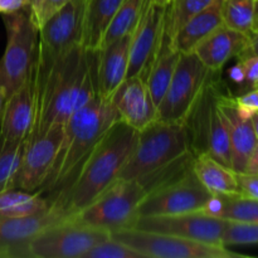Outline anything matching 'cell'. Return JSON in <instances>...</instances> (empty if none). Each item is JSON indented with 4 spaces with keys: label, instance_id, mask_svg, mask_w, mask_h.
I'll use <instances>...</instances> for the list:
<instances>
[{
    "label": "cell",
    "instance_id": "6da1fadb",
    "mask_svg": "<svg viewBox=\"0 0 258 258\" xmlns=\"http://www.w3.org/2000/svg\"><path fill=\"white\" fill-rule=\"evenodd\" d=\"M96 53L78 45L49 64H34L35 117L27 140L64 125L97 95Z\"/></svg>",
    "mask_w": 258,
    "mask_h": 258
},
{
    "label": "cell",
    "instance_id": "7a4b0ae2",
    "mask_svg": "<svg viewBox=\"0 0 258 258\" xmlns=\"http://www.w3.org/2000/svg\"><path fill=\"white\" fill-rule=\"evenodd\" d=\"M138 131L122 121L113 123L92 149L67 189L50 203L66 217L87 207L118 179Z\"/></svg>",
    "mask_w": 258,
    "mask_h": 258
},
{
    "label": "cell",
    "instance_id": "3957f363",
    "mask_svg": "<svg viewBox=\"0 0 258 258\" xmlns=\"http://www.w3.org/2000/svg\"><path fill=\"white\" fill-rule=\"evenodd\" d=\"M117 121L120 120L111 101L98 95L73 113L63 125V139L55 161L38 193L52 202L67 189L92 149Z\"/></svg>",
    "mask_w": 258,
    "mask_h": 258
},
{
    "label": "cell",
    "instance_id": "277c9868",
    "mask_svg": "<svg viewBox=\"0 0 258 258\" xmlns=\"http://www.w3.org/2000/svg\"><path fill=\"white\" fill-rule=\"evenodd\" d=\"M193 150L186 121L154 120L138 131L134 148L118 179L139 180Z\"/></svg>",
    "mask_w": 258,
    "mask_h": 258
},
{
    "label": "cell",
    "instance_id": "5b68a950",
    "mask_svg": "<svg viewBox=\"0 0 258 258\" xmlns=\"http://www.w3.org/2000/svg\"><path fill=\"white\" fill-rule=\"evenodd\" d=\"M7 45L0 59V87L8 96L33 75L38 49V27L28 7L12 14H3Z\"/></svg>",
    "mask_w": 258,
    "mask_h": 258
},
{
    "label": "cell",
    "instance_id": "8992f818",
    "mask_svg": "<svg viewBox=\"0 0 258 258\" xmlns=\"http://www.w3.org/2000/svg\"><path fill=\"white\" fill-rule=\"evenodd\" d=\"M145 196V188L139 180L117 179L95 201L70 218L108 232L128 228L136 218L139 204Z\"/></svg>",
    "mask_w": 258,
    "mask_h": 258
},
{
    "label": "cell",
    "instance_id": "52a82bcc",
    "mask_svg": "<svg viewBox=\"0 0 258 258\" xmlns=\"http://www.w3.org/2000/svg\"><path fill=\"white\" fill-rule=\"evenodd\" d=\"M111 232L76 222L67 217L33 237L24 249V258H83Z\"/></svg>",
    "mask_w": 258,
    "mask_h": 258
},
{
    "label": "cell",
    "instance_id": "ba28073f",
    "mask_svg": "<svg viewBox=\"0 0 258 258\" xmlns=\"http://www.w3.org/2000/svg\"><path fill=\"white\" fill-rule=\"evenodd\" d=\"M111 237L130 246L144 258H237L244 257L221 244H211L173 234L121 228Z\"/></svg>",
    "mask_w": 258,
    "mask_h": 258
},
{
    "label": "cell",
    "instance_id": "9c48e42d",
    "mask_svg": "<svg viewBox=\"0 0 258 258\" xmlns=\"http://www.w3.org/2000/svg\"><path fill=\"white\" fill-rule=\"evenodd\" d=\"M211 73L194 53H180L170 85L156 108V118L186 121L206 90Z\"/></svg>",
    "mask_w": 258,
    "mask_h": 258
},
{
    "label": "cell",
    "instance_id": "30bf717a",
    "mask_svg": "<svg viewBox=\"0 0 258 258\" xmlns=\"http://www.w3.org/2000/svg\"><path fill=\"white\" fill-rule=\"evenodd\" d=\"M86 0H70L38 28L35 64L47 66L82 45Z\"/></svg>",
    "mask_w": 258,
    "mask_h": 258
},
{
    "label": "cell",
    "instance_id": "8fae6325",
    "mask_svg": "<svg viewBox=\"0 0 258 258\" xmlns=\"http://www.w3.org/2000/svg\"><path fill=\"white\" fill-rule=\"evenodd\" d=\"M213 194L203 186L194 171L153 189L139 204L136 217L173 216L203 211Z\"/></svg>",
    "mask_w": 258,
    "mask_h": 258
},
{
    "label": "cell",
    "instance_id": "7c38bea8",
    "mask_svg": "<svg viewBox=\"0 0 258 258\" xmlns=\"http://www.w3.org/2000/svg\"><path fill=\"white\" fill-rule=\"evenodd\" d=\"M228 221L213 217L206 212L173 214V216L136 217L128 228L156 233L173 234L211 244H222V236Z\"/></svg>",
    "mask_w": 258,
    "mask_h": 258
},
{
    "label": "cell",
    "instance_id": "4fadbf2b",
    "mask_svg": "<svg viewBox=\"0 0 258 258\" xmlns=\"http://www.w3.org/2000/svg\"><path fill=\"white\" fill-rule=\"evenodd\" d=\"M62 139L63 125H57L43 135L25 141L14 189L37 193L42 188L52 170Z\"/></svg>",
    "mask_w": 258,
    "mask_h": 258
},
{
    "label": "cell",
    "instance_id": "5bb4252c",
    "mask_svg": "<svg viewBox=\"0 0 258 258\" xmlns=\"http://www.w3.org/2000/svg\"><path fill=\"white\" fill-rule=\"evenodd\" d=\"M165 24V8L158 7L149 0L135 32L131 35L130 53H128L127 76L148 77L151 66L155 62L160 50Z\"/></svg>",
    "mask_w": 258,
    "mask_h": 258
},
{
    "label": "cell",
    "instance_id": "9a60e30c",
    "mask_svg": "<svg viewBox=\"0 0 258 258\" xmlns=\"http://www.w3.org/2000/svg\"><path fill=\"white\" fill-rule=\"evenodd\" d=\"M66 218L52 203L32 216H0V258H24L25 246L33 237Z\"/></svg>",
    "mask_w": 258,
    "mask_h": 258
},
{
    "label": "cell",
    "instance_id": "2e32d148",
    "mask_svg": "<svg viewBox=\"0 0 258 258\" xmlns=\"http://www.w3.org/2000/svg\"><path fill=\"white\" fill-rule=\"evenodd\" d=\"M0 117V144L25 143L34 126V71L15 92L8 96Z\"/></svg>",
    "mask_w": 258,
    "mask_h": 258
},
{
    "label": "cell",
    "instance_id": "e0dca14e",
    "mask_svg": "<svg viewBox=\"0 0 258 258\" xmlns=\"http://www.w3.org/2000/svg\"><path fill=\"white\" fill-rule=\"evenodd\" d=\"M110 101L118 120L134 130H143L156 120V106L146 82L141 77L126 78Z\"/></svg>",
    "mask_w": 258,
    "mask_h": 258
},
{
    "label": "cell",
    "instance_id": "ac0fdd59",
    "mask_svg": "<svg viewBox=\"0 0 258 258\" xmlns=\"http://www.w3.org/2000/svg\"><path fill=\"white\" fill-rule=\"evenodd\" d=\"M216 102L229 134L232 148V169L236 173H244L249 156L258 143L251 116L244 115L239 110L236 97L217 95Z\"/></svg>",
    "mask_w": 258,
    "mask_h": 258
},
{
    "label": "cell",
    "instance_id": "d6986e66",
    "mask_svg": "<svg viewBox=\"0 0 258 258\" xmlns=\"http://www.w3.org/2000/svg\"><path fill=\"white\" fill-rule=\"evenodd\" d=\"M131 35L120 38L96 53V91L101 98L111 100L126 80Z\"/></svg>",
    "mask_w": 258,
    "mask_h": 258
},
{
    "label": "cell",
    "instance_id": "ffe728a7",
    "mask_svg": "<svg viewBox=\"0 0 258 258\" xmlns=\"http://www.w3.org/2000/svg\"><path fill=\"white\" fill-rule=\"evenodd\" d=\"M249 38V35L221 25L202 40L193 53L207 70L216 73L222 70L231 58L243 54L248 48Z\"/></svg>",
    "mask_w": 258,
    "mask_h": 258
},
{
    "label": "cell",
    "instance_id": "44dd1931",
    "mask_svg": "<svg viewBox=\"0 0 258 258\" xmlns=\"http://www.w3.org/2000/svg\"><path fill=\"white\" fill-rule=\"evenodd\" d=\"M221 25H223L222 0H214L180 28L171 39V47L179 53H193L197 45Z\"/></svg>",
    "mask_w": 258,
    "mask_h": 258
},
{
    "label": "cell",
    "instance_id": "7402d4cb",
    "mask_svg": "<svg viewBox=\"0 0 258 258\" xmlns=\"http://www.w3.org/2000/svg\"><path fill=\"white\" fill-rule=\"evenodd\" d=\"M125 0H86L82 45L88 50L101 48L105 33Z\"/></svg>",
    "mask_w": 258,
    "mask_h": 258
},
{
    "label": "cell",
    "instance_id": "603a6c76",
    "mask_svg": "<svg viewBox=\"0 0 258 258\" xmlns=\"http://www.w3.org/2000/svg\"><path fill=\"white\" fill-rule=\"evenodd\" d=\"M193 171L198 180L212 194L239 193L236 171L227 168L206 151L196 154L193 159Z\"/></svg>",
    "mask_w": 258,
    "mask_h": 258
},
{
    "label": "cell",
    "instance_id": "cb8c5ba5",
    "mask_svg": "<svg viewBox=\"0 0 258 258\" xmlns=\"http://www.w3.org/2000/svg\"><path fill=\"white\" fill-rule=\"evenodd\" d=\"M203 212L227 221L258 223V201L241 193L213 194Z\"/></svg>",
    "mask_w": 258,
    "mask_h": 258
},
{
    "label": "cell",
    "instance_id": "d4e9b609",
    "mask_svg": "<svg viewBox=\"0 0 258 258\" xmlns=\"http://www.w3.org/2000/svg\"><path fill=\"white\" fill-rule=\"evenodd\" d=\"M179 57H180V53L171 47L169 38L163 35V42H161L159 54L154 64L151 66L148 77L145 80L156 108H158L159 103L161 102L169 85H170L176 64H178Z\"/></svg>",
    "mask_w": 258,
    "mask_h": 258
},
{
    "label": "cell",
    "instance_id": "484cf974",
    "mask_svg": "<svg viewBox=\"0 0 258 258\" xmlns=\"http://www.w3.org/2000/svg\"><path fill=\"white\" fill-rule=\"evenodd\" d=\"M204 134H206L207 154L218 160L219 163L232 169V148L229 134L224 123L223 117L217 107L216 97L211 101L206 111L204 121Z\"/></svg>",
    "mask_w": 258,
    "mask_h": 258
},
{
    "label": "cell",
    "instance_id": "4316f807",
    "mask_svg": "<svg viewBox=\"0 0 258 258\" xmlns=\"http://www.w3.org/2000/svg\"><path fill=\"white\" fill-rule=\"evenodd\" d=\"M149 0H125L105 33L101 48L135 32ZM100 48V49H101Z\"/></svg>",
    "mask_w": 258,
    "mask_h": 258
},
{
    "label": "cell",
    "instance_id": "83f0119b",
    "mask_svg": "<svg viewBox=\"0 0 258 258\" xmlns=\"http://www.w3.org/2000/svg\"><path fill=\"white\" fill-rule=\"evenodd\" d=\"M50 206L47 198L37 193H28L19 189H8L0 193V216H32Z\"/></svg>",
    "mask_w": 258,
    "mask_h": 258
},
{
    "label": "cell",
    "instance_id": "f1b7e54d",
    "mask_svg": "<svg viewBox=\"0 0 258 258\" xmlns=\"http://www.w3.org/2000/svg\"><path fill=\"white\" fill-rule=\"evenodd\" d=\"M214 0H171L165 8L164 35L170 40L185 23L208 8Z\"/></svg>",
    "mask_w": 258,
    "mask_h": 258
},
{
    "label": "cell",
    "instance_id": "f546056e",
    "mask_svg": "<svg viewBox=\"0 0 258 258\" xmlns=\"http://www.w3.org/2000/svg\"><path fill=\"white\" fill-rule=\"evenodd\" d=\"M256 0H222L223 25L251 37Z\"/></svg>",
    "mask_w": 258,
    "mask_h": 258
},
{
    "label": "cell",
    "instance_id": "4dcf8cb0",
    "mask_svg": "<svg viewBox=\"0 0 258 258\" xmlns=\"http://www.w3.org/2000/svg\"><path fill=\"white\" fill-rule=\"evenodd\" d=\"M23 150L24 143L0 144V193L14 189Z\"/></svg>",
    "mask_w": 258,
    "mask_h": 258
},
{
    "label": "cell",
    "instance_id": "1f68e13d",
    "mask_svg": "<svg viewBox=\"0 0 258 258\" xmlns=\"http://www.w3.org/2000/svg\"><path fill=\"white\" fill-rule=\"evenodd\" d=\"M222 244L226 247L258 244V223L228 221L222 236Z\"/></svg>",
    "mask_w": 258,
    "mask_h": 258
},
{
    "label": "cell",
    "instance_id": "d6a6232c",
    "mask_svg": "<svg viewBox=\"0 0 258 258\" xmlns=\"http://www.w3.org/2000/svg\"><path fill=\"white\" fill-rule=\"evenodd\" d=\"M83 258H144L143 254L139 253L130 246L123 242L108 237L105 241L100 242L93 246Z\"/></svg>",
    "mask_w": 258,
    "mask_h": 258
},
{
    "label": "cell",
    "instance_id": "836d02e7",
    "mask_svg": "<svg viewBox=\"0 0 258 258\" xmlns=\"http://www.w3.org/2000/svg\"><path fill=\"white\" fill-rule=\"evenodd\" d=\"M70 0H42L38 12L34 17V23L39 28L47 19H49L53 14L62 9Z\"/></svg>",
    "mask_w": 258,
    "mask_h": 258
},
{
    "label": "cell",
    "instance_id": "e575fe53",
    "mask_svg": "<svg viewBox=\"0 0 258 258\" xmlns=\"http://www.w3.org/2000/svg\"><path fill=\"white\" fill-rule=\"evenodd\" d=\"M237 183L242 196L258 201V174L237 173Z\"/></svg>",
    "mask_w": 258,
    "mask_h": 258
},
{
    "label": "cell",
    "instance_id": "d590c367",
    "mask_svg": "<svg viewBox=\"0 0 258 258\" xmlns=\"http://www.w3.org/2000/svg\"><path fill=\"white\" fill-rule=\"evenodd\" d=\"M239 64L243 71L244 81L256 88L258 86V55H242L239 57Z\"/></svg>",
    "mask_w": 258,
    "mask_h": 258
},
{
    "label": "cell",
    "instance_id": "8d00e7d4",
    "mask_svg": "<svg viewBox=\"0 0 258 258\" xmlns=\"http://www.w3.org/2000/svg\"><path fill=\"white\" fill-rule=\"evenodd\" d=\"M237 106L247 116H251L254 111H258V88L243 96L236 97Z\"/></svg>",
    "mask_w": 258,
    "mask_h": 258
},
{
    "label": "cell",
    "instance_id": "74e56055",
    "mask_svg": "<svg viewBox=\"0 0 258 258\" xmlns=\"http://www.w3.org/2000/svg\"><path fill=\"white\" fill-rule=\"evenodd\" d=\"M28 7L27 0H0V13L12 14Z\"/></svg>",
    "mask_w": 258,
    "mask_h": 258
},
{
    "label": "cell",
    "instance_id": "f35d334b",
    "mask_svg": "<svg viewBox=\"0 0 258 258\" xmlns=\"http://www.w3.org/2000/svg\"><path fill=\"white\" fill-rule=\"evenodd\" d=\"M244 173L247 174H258V143L254 146L253 151H252L251 156L248 159V163H247L246 170Z\"/></svg>",
    "mask_w": 258,
    "mask_h": 258
},
{
    "label": "cell",
    "instance_id": "ab89813d",
    "mask_svg": "<svg viewBox=\"0 0 258 258\" xmlns=\"http://www.w3.org/2000/svg\"><path fill=\"white\" fill-rule=\"evenodd\" d=\"M247 54L258 55V32L253 33V34H251V38H249L248 48H247V49L244 50L243 54H241L239 57H242V55H247Z\"/></svg>",
    "mask_w": 258,
    "mask_h": 258
},
{
    "label": "cell",
    "instance_id": "60d3db41",
    "mask_svg": "<svg viewBox=\"0 0 258 258\" xmlns=\"http://www.w3.org/2000/svg\"><path fill=\"white\" fill-rule=\"evenodd\" d=\"M229 75H231V78L234 81V82L241 83L244 81L243 71H242V67H241V64H239V62H238V64L234 66V67L232 68L231 72H229Z\"/></svg>",
    "mask_w": 258,
    "mask_h": 258
},
{
    "label": "cell",
    "instance_id": "b9f144b4",
    "mask_svg": "<svg viewBox=\"0 0 258 258\" xmlns=\"http://www.w3.org/2000/svg\"><path fill=\"white\" fill-rule=\"evenodd\" d=\"M27 2H28V8H29L30 13H32L33 20H34V17L35 14H37L38 8H39L40 2H42V0H27Z\"/></svg>",
    "mask_w": 258,
    "mask_h": 258
},
{
    "label": "cell",
    "instance_id": "7bdbcfd3",
    "mask_svg": "<svg viewBox=\"0 0 258 258\" xmlns=\"http://www.w3.org/2000/svg\"><path fill=\"white\" fill-rule=\"evenodd\" d=\"M251 120H252V125H253V128H254V134H256V138L258 140V111H254V112L252 113Z\"/></svg>",
    "mask_w": 258,
    "mask_h": 258
},
{
    "label": "cell",
    "instance_id": "ee69618b",
    "mask_svg": "<svg viewBox=\"0 0 258 258\" xmlns=\"http://www.w3.org/2000/svg\"><path fill=\"white\" fill-rule=\"evenodd\" d=\"M258 32V0H256V10H254L253 18V27H252V34Z\"/></svg>",
    "mask_w": 258,
    "mask_h": 258
},
{
    "label": "cell",
    "instance_id": "f6af8a7d",
    "mask_svg": "<svg viewBox=\"0 0 258 258\" xmlns=\"http://www.w3.org/2000/svg\"><path fill=\"white\" fill-rule=\"evenodd\" d=\"M5 100H7V93H5L4 88L0 87V113H2L3 107H4Z\"/></svg>",
    "mask_w": 258,
    "mask_h": 258
},
{
    "label": "cell",
    "instance_id": "bcb514c9",
    "mask_svg": "<svg viewBox=\"0 0 258 258\" xmlns=\"http://www.w3.org/2000/svg\"><path fill=\"white\" fill-rule=\"evenodd\" d=\"M171 0H153V3L155 5H158V7H161V8H166L169 4H170Z\"/></svg>",
    "mask_w": 258,
    "mask_h": 258
},
{
    "label": "cell",
    "instance_id": "7dc6e473",
    "mask_svg": "<svg viewBox=\"0 0 258 258\" xmlns=\"http://www.w3.org/2000/svg\"><path fill=\"white\" fill-rule=\"evenodd\" d=\"M256 88H258V86H257V87H256Z\"/></svg>",
    "mask_w": 258,
    "mask_h": 258
}]
</instances>
